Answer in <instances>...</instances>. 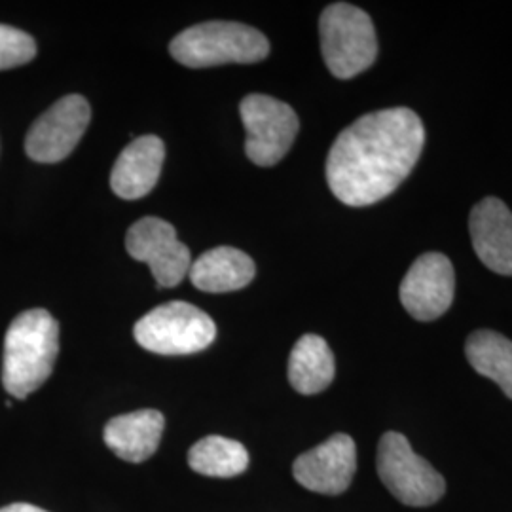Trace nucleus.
<instances>
[{
  "instance_id": "1",
  "label": "nucleus",
  "mask_w": 512,
  "mask_h": 512,
  "mask_svg": "<svg viewBox=\"0 0 512 512\" xmlns=\"http://www.w3.org/2000/svg\"><path fill=\"white\" fill-rule=\"evenodd\" d=\"M425 143L414 110H378L344 129L327 158L332 194L349 207L382 202L412 173Z\"/></svg>"
},
{
  "instance_id": "2",
  "label": "nucleus",
  "mask_w": 512,
  "mask_h": 512,
  "mask_svg": "<svg viewBox=\"0 0 512 512\" xmlns=\"http://www.w3.org/2000/svg\"><path fill=\"white\" fill-rule=\"evenodd\" d=\"M59 353V325L46 310L19 313L4 338L2 384L25 399L50 378Z\"/></svg>"
},
{
  "instance_id": "3",
  "label": "nucleus",
  "mask_w": 512,
  "mask_h": 512,
  "mask_svg": "<svg viewBox=\"0 0 512 512\" xmlns=\"http://www.w3.org/2000/svg\"><path fill=\"white\" fill-rule=\"evenodd\" d=\"M171 55L184 67L203 69L226 63H256L270 54L260 31L234 21H207L173 38Z\"/></svg>"
},
{
  "instance_id": "4",
  "label": "nucleus",
  "mask_w": 512,
  "mask_h": 512,
  "mask_svg": "<svg viewBox=\"0 0 512 512\" xmlns=\"http://www.w3.org/2000/svg\"><path fill=\"white\" fill-rule=\"evenodd\" d=\"M319 33L323 59L336 78H353L376 61L378 40L372 19L353 4L336 2L325 8Z\"/></svg>"
},
{
  "instance_id": "5",
  "label": "nucleus",
  "mask_w": 512,
  "mask_h": 512,
  "mask_svg": "<svg viewBox=\"0 0 512 512\" xmlns=\"http://www.w3.org/2000/svg\"><path fill=\"white\" fill-rule=\"evenodd\" d=\"M133 336L141 348L158 355H190L209 348L215 321L188 302H167L137 321Z\"/></svg>"
},
{
  "instance_id": "6",
  "label": "nucleus",
  "mask_w": 512,
  "mask_h": 512,
  "mask_svg": "<svg viewBox=\"0 0 512 512\" xmlns=\"http://www.w3.org/2000/svg\"><path fill=\"white\" fill-rule=\"evenodd\" d=\"M376 469L385 488L408 507L435 505L446 492V482L439 471L420 458L408 439L389 431L378 444Z\"/></svg>"
},
{
  "instance_id": "7",
  "label": "nucleus",
  "mask_w": 512,
  "mask_h": 512,
  "mask_svg": "<svg viewBox=\"0 0 512 512\" xmlns=\"http://www.w3.org/2000/svg\"><path fill=\"white\" fill-rule=\"evenodd\" d=\"M241 122L247 133L245 152L262 167L279 164L298 135V116L291 105L270 95H247L241 105Z\"/></svg>"
},
{
  "instance_id": "8",
  "label": "nucleus",
  "mask_w": 512,
  "mask_h": 512,
  "mask_svg": "<svg viewBox=\"0 0 512 512\" xmlns=\"http://www.w3.org/2000/svg\"><path fill=\"white\" fill-rule=\"evenodd\" d=\"M92 120L90 103L82 95H67L46 110L31 126L25 150L40 164L65 160L84 137Z\"/></svg>"
},
{
  "instance_id": "9",
  "label": "nucleus",
  "mask_w": 512,
  "mask_h": 512,
  "mask_svg": "<svg viewBox=\"0 0 512 512\" xmlns=\"http://www.w3.org/2000/svg\"><path fill=\"white\" fill-rule=\"evenodd\" d=\"M129 256L147 262L160 287H177L190 272V249L179 241L175 228L162 219L145 217L128 230Z\"/></svg>"
},
{
  "instance_id": "10",
  "label": "nucleus",
  "mask_w": 512,
  "mask_h": 512,
  "mask_svg": "<svg viewBox=\"0 0 512 512\" xmlns=\"http://www.w3.org/2000/svg\"><path fill=\"white\" fill-rule=\"evenodd\" d=\"M456 275L450 258L442 253L421 255L401 283V302L418 321H435L454 302Z\"/></svg>"
},
{
  "instance_id": "11",
  "label": "nucleus",
  "mask_w": 512,
  "mask_h": 512,
  "mask_svg": "<svg viewBox=\"0 0 512 512\" xmlns=\"http://www.w3.org/2000/svg\"><path fill=\"white\" fill-rule=\"evenodd\" d=\"M357 471V446L346 433H336L327 442L298 456L293 475L306 490L323 495L344 494Z\"/></svg>"
},
{
  "instance_id": "12",
  "label": "nucleus",
  "mask_w": 512,
  "mask_h": 512,
  "mask_svg": "<svg viewBox=\"0 0 512 512\" xmlns=\"http://www.w3.org/2000/svg\"><path fill=\"white\" fill-rule=\"evenodd\" d=\"M469 230L476 255L492 272L512 275V213L497 198L476 203Z\"/></svg>"
},
{
  "instance_id": "13",
  "label": "nucleus",
  "mask_w": 512,
  "mask_h": 512,
  "mask_svg": "<svg viewBox=\"0 0 512 512\" xmlns=\"http://www.w3.org/2000/svg\"><path fill=\"white\" fill-rule=\"evenodd\" d=\"M164 141L145 135L129 143L112 167L110 186L124 200H139L156 186L164 165Z\"/></svg>"
},
{
  "instance_id": "14",
  "label": "nucleus",
  "mask_w": 512,
  "mask_h": 512,
  "mask_svg": "<svg viewBox=\"0 0 512 512\" xmlns=\"http://www.w3.org/2000/svg\"><path fill=\"white\" fill-rule=\"evenodd\" d=\"M164 425L162 412L137 410L112 418L105 425L103 439L118 458L129 463H143L158 450Z\"/></svg>"
},
{
  "instance_id": "15",
  "label": "nucleus",
  "mask_w": 512,
  "mask_h": 512,
  "mask_svg": "<svg viewBox=\"0 0 512 512\" xmlns=\"http://www.w3.org/2000/svg\"><path fill=\"white\" fill-rule=\"evenodd\" d=\"M190 281L203 293H232L247 287L255 277V262L234 247H217L203 253L190 266Z\"/></svg>"
},
{
  "instance_id": "16",
  "label": "nucleus",
  "mask_w": 512,
  "mask_h": 512,
  "mask_svg": "<svg viewBox=\"0 0 512 512\" xmlns=\"http://www.w3.org/2000/svg\"><path fill=\"white\" fill-rule=\"evenodd\" d=\"M334 355L317 334H304L289 357V382L302 395L325 391L334 380Z\"/></svg>"
},
{
  "instance_id": "17",
  "label": "nucleus",
  "mask_w": 512,
  "mask_h": 512,
  "mask_svg": "<svg viewBox=\"0 0 512 512\" xmlns=\"http://www.w3.org/2000/svg\"><path fill=\"white\" fill-rule=\"evenodd\" d=\"M467 361L480 376L494 380L512 399V342L495 330H476L465 344Z\"/></svg>"
},
{
  "instance_id": "18",
  "label": "nucleus",
  "mask_w": 512,
  "mask_h": 512,
  "mask_svg": "<svg viewBox=\"0 0 512 512\" xmlns=\"http://www.w3.org/2000/svg\"><path fill=\"white\" fill-rule=\"evenodd\" d=\"M188 465L192 471L213 478H232L249 467V452L238 440L219 435L198 440L188 452Z\"/></svg>"
},
{
  "instance_id": "19",
  "label": "nucleus",
  "mask_w": 512,
  "mask_h": 512,
  "mask_svg": "<svg viewBox=\"0 0 512 512\" xmlns=\"http://www.w3.org/2000/svg\"><path fill=\"white\" fill-rule=\"evenodd\" d=\"M37 55V44L31 35L16 27L0 25V71L29 63Z\"/></svg>"
},
{
  "instance_id": "20",
  "label": "nucleus",
  "mask_w": 512,
  "mask_h": 512,
  "mask_svg": "<svg viewBox=\"0 0 512 512\" xmlns=\"http://www.w3.org/2000/svg\"><path fill=\"white\" fill-rule=\"evenodd\" d=\"M0 512H48L44 509H38L35 505H29V503H14V505H8V507H2Z\"/></svg>"
}]
</instances>
